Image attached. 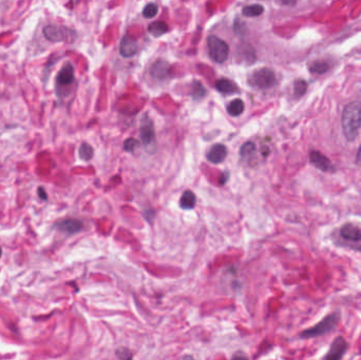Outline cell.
<instances>
[{"label": "cell", "instance_id": "obj_21", "mask_svg": "<svg viewBox=\"0 0 361 360\" xmlns=\"http://www.w3.org/2000/svg\"><path fill=\"white\" fill-rule=\"evenodd\" d=\"M206 94V89L199 81H194L191 86V96L194 99H201Z\"/></svg>", "mask_w": 361, "mask_h": 360}, {"label": "cell", "instance_id": "obj_24", "mask_svg": "<svg viewBox=\"0 0 361 360\" xmlns=\"http://www.w3.org/2000/svg\"><path fill=\"white\" fill-rule=\"evenodd\" d=\"M158 11H159V7L155 3H152V2L148 3L143 10V16L145 18H152L155 16L156 14H158Z\"/></svg>", "mask_w": 361, "mask_h": 360}, {"label": "cell", "instance_id": "obj_6", "mask_svg": "<svg viewBox=\"0 0 361 360\" xmlns=\"http://www.w3.org/2000/svg\"><path fill=\"white\" fill-rule=\"evenodd\" d=\"M340 238L350 247L355 249H361V227L353 223H345L339 229Z\"/></svg>", "mask_w": 361, "mask_h": 360}, {"label": "cell", "instance_id": "obj_5", "mask_svg": "<svg viewBox=\"0 0 361 360\" xmlns=\"http://www.w3.org/2000/svg\"><path fill=\"white\" fill-rule=\"evenodd\" d=\"M249 83L258 89H270L277 83L276 74L270 68H261L250 75Z\"/></svg>", "mask_w": 361, "mask_h": 360}, {"label": "cell", "instance_id": "obj_11", "mask_svg": "<svg viewBox=\"0 0 361 360\" xmlns=\"http://www.w3.org/2000/svg\"><path fill=\"white\" fill-rule=\"evenodd\" d=\"M137 50H138V44L135 37L126 35L122 38L120 45V52L122 56L132 57L133 55H135Z\"/></svg>", "mask_w": 361, "mask_h": 360}, {"label": "cell", "instance_id": "obj_27", "mask_svg": "<svg viewBox=\"0 0 361 360\" xmlns=\"http://www.w3.org/2000/svg\"><path fill=\"white\" fill-rule=\"evenodd\" d=\"M116 356L120 359H131L132 354L131 352L126 348H121L116 351Z\"/></svg>", "mask_w": 361, "mask_h": 360}, {"label": "cell", "instance_id": "obj_15", "mask_svg": "<svg viewBox=\"0 0 361 360\" xmlns=\"http://www.w3.org/2000/svg\"><path fill=\"white\" fill-rule=\"evenodd\" d=\"M216 89L223 93V94H233V93L239 92V88L238 86L235 85L233 82L226 80V78H223V80H220L216 83Z\"/></svg>", "mask_w": 361, "mask_h": 360}, {"label": "cell", "instance_id": "obj_26", "mask_svg": "<svg viewBox=\"0 0 361 360\" xmlns=\"http://www.w3.org/2000/svg\"><path fill=\"white\" fill-rule=\"evenodd\" d=\"M139 142L135 138H128L125 140L124 143V149L127 152H133L135 150V148L138 147Z\"/></svg>", "mask_w": 361, "mask_h": 360}, {"label": "cell", "instance_id": "obj_29", "mask_svg": "<svg viewBox=\"0 0 361 360\" xmlns=\"http://www.w3.org/2000/svg\"><path fill=\"white\" fill-rule=\"evenodd\" d=\"M38 195H39V198L44 201H46V199H48V194L45 192V189L43 188V187H39L38 188Z\"/></svg>", "mask_w": 361, "mask_h": 360}, {"label": "cell", "instance_id": "obj_9", "mask_svg": "<svg viewBox=\"0 0 361 360\" xmlns=\"http://www.w3.org/2000/svg\"><path fill=\"white\" fill-rule=\"evenodd\" d=\"M348 349H349V343L343 337L339 336V337H337L331 344V348L328 350V353L324 356V359L339 360L343 357L345 353H347Z\"/></svg>", "mask_w": 361, "mask_h": 360}, {"label": "cell", "instance_id": "obj_17", "mask_svg": "<svg viewBox=\"0 0 361 360\" xmlns=\"http://www.w3.org/2000/svg\"><path fill=\"white\" fill-rule=\"evenodd\" d=\"M149 33H150L154 37H160L164 34H166L169 31V27L166 22L164 21H155L152 22L148 28Z\"/></svg>", "mask_w": 361, "mask_h": 360}, {"label": "cell", "instance_id": "obj_23", "mask_svg": "<svg viewBox=\"0 0 361 360\" xmlns=\"http://www.w3.org/2000/svg\"><path fill=\"white\" fill-rule=\"evenodd\" d=\"M308 90V83L303 80H298L294 84V93L297 98L302 97Z\"/></svg>", "mask_w": 361, "mask_h": 360}, {"label": "cell", "instance_id": "obj_10", "mask_svg": "<svg viewBox=\"0 0 361 360\" xmlns=\"http://www.w3.org/2000/svg\"><path fill=\"white\" fill-rule=\"evenodd\" d=\"M75 80V71L74 67L70 62L67 64L60 69L56 76V84L58 87H67V86L72 85Z\"/></svg>", "mask_w": 361, "mask_h": 360}, {"label": "cell", "instance_id": "obj_13", "mask_svg": "<svg viewBox=\"0 0 361 360\" xmlns=\"http://www.w3.org/2000/svg\"><path fill=\"white\" fill-rule=\"evenodd\" d=\"M227 155V148L222 144H216L210 148L207 152L206 158L210 163L220 164L222 163Z\"/></svg>", "mask_w": 361, "mask_h": 360}, {"label": "cell", "instance_id": "obj_20", "mask_svg": "<svg viewBox=\"0 0 361 360\" xmlns=\"http://www.w3.org/2000/svg\"><path fill=\"white\" fill-rule=\"evenodd\" d=\"M329 66L326 61L323 60H317L314 61L313 64L310 66V71L314 74H323L328 70Z\"/></svg>", "mask_w": 361, "mask_h": 360}, {"label": "cell", "instance_id": "obj_4", "mask_svg": "<svg viewBox=\"0 0 361 360\" xmlns=\"http://www.w3.org/2000/svg\"><path fill=\"white\" fill-rule=\"evenodd\" d=\"M207 45L211 59L218 62V64H222L228 58L229 46L221 38L215 35H210L207 38Z\"/></svg>", "mask_w": 361, "mask_h": 360}, {"label": "cell", "instance_id": "obj_8", "mask_svg": "<svg viewBox=\"0 0 361 360\" xmlns=\"http://www.w3.org/2000/svg\"><path fill=\"white\" fill-rule=\"evenodd\" d=\"M310 162L317 169L326 172V174H334V172H336V167L332 161L317 150H312L310 152Z\"/></svg>", "mask_w": 361, "mask_h": 360}, {"label": "cell", "instance_id": "obj_25", "mask_svg": "<svg viewBox=\"0 0 361 360\" xmlns=\"http://www.w3.org/2000/svg\"><path fill=\"white\" fill-rule=\"evenodd\" d=\"M255 150H256V145L253 142H248L242 146L240 150V155L242 158H246V156L252 155L255 152Z\"/></svg>", "mask_w": 361, "mask_h": 360}, {"label": "cell", "instance_id": "obj_18", "mask_svg": "<svg viewBox=\"0 0 361 360\" xmlns=\"http://www.w3.org/2000/svg\"><path fill=\"white\" fill-rule=\"evenodd\" d=\"M245 109V105L243 103V100L240 98H235L233 100H231L229 105L227 106V112L229 113V115L231 116H239L243 113Z\"/></svg>", "mask_w": 361, "mask_h": 360}, {"label": "cell", "instance_id": "obj_12", "mask_svg": "<svg viewBox=\"0 0 361 360\" xmlns=\"http://www.w3.org/2000/svg\"><path fill=\"white\" fill-rule=\"evenodd\" d=\"M55 227L61 232L74 234L83 229V222L77 220V219H66V220H62L55 224Z\"/></svg>", "mask_w": 361, "mask_h": 360}, {"label": "cell", "instance_id": "obj_16", "mask_svg": "<svg viewBox=\"0 0 361 360\" xmlns=\"http://www.w3.org/2000/svg\"><path fill=\"white\" fill-rule=\"evenodd\" d=\"M195 203H197L195 194L190 190H186L182 194V197H180V208L188 210V209H192L195 206Z\"/></svg>", "mask_w": 361, "mask_h": 360}, {"label": "cell", "instance_id": "obj_31", "mask_svg": "<svg viewBox=\"0 0 361 360\" xmlns=\"http://www.w3.org/2000/svg\"><path fill=\"white\" fill-rule=\"evenodd\" d=\"M233 358H238V357H243V358H246L247 356L246 355H244V354H241V353H238V354H234L233 356H232Z\"/></svg>", "mask_w": 361, "mask_h": 360}, {"label": "cell", "instance_id": "obj_30", "mask_svg": "<svg viewBox=\"0 0 361 360\" xmlns=\"http://www.w3.org/2000/svg\"><path fill=\"white\" fill-rule=\"evenodd\" d=\"M355 163L356 165L361 167V144L358 148V151H357V154H356V160H355Z\"/></svg>", "mask_w": 361, "mask_h": 360}, {"label": "cell", "instance_id": "obj_32", "mask_svg": "<svg viewBox=\"0 0 361 360\" xmlns=\"http://www.w3.org/2000/svg\"><path fill=\"white\" fill-rule=\"evenodd\" d=\"M1 256H2V248L0 247V258H1Z\"/></svg>", "mask_w": 361, "mask_h": 360}, {"label": "cell", "instance_id": "obj_19", "mask_svg": "<svg viewBox=\"0 0 361 360\" xmlns=\"http://www.w3.org/2000/svg\"><path fill=\"white\" fill-rule=\"evenodd\" d=\"M264 13V7L261 4L247 5L242 11V14L245 17H258Z\"/></svg>", "mask_w": 361, "mask_h": 360}, {"label": "cell", "instance_id": "obj_22", "mask_svg": "<svg viewBox=\"0 0 361 360\" xmlns=\"http://www.w3.org/2000/svg\"><path fill=\"white\" fill-rule=\"evenodd\" d=\"M78 154H80V158L84 161H90L93 158L94 150L92 146H90L87 143H84L81 145L80 150H78Z\"/></svg>", "mask_w": 361, "mask_h": 360}, {"label": "cell", "instance_id": "obj_3", "mask_svg": "<svg viewBox=\"0 0 361 360\" xmlns=\"http://www.w3.org/2000/svg\"><path fill=\"white\" fill-rule=\"evenodd\" d=\"M44 35L51 43L73 44L76 41V32L73 29L62 26H46Z\"/></svg>", "mask_w": 361, "mask_h": 360}, {"label": "cell", "instance_id": "obj_14", "mask_svg": "<svg viewBox=\"0 0 361 360\" xmlns=\"http://www.w3.org/2000/svg\"><path fill=\"white\" fill-rule=\"evenodd\" d=\"M169 71H170V66L168 62L165 60L155 61L150 68L151 76L160 81H164L165 78L168 76Z\"/></svg>", "mask_w": 361, "mask_h": 360}, {"label": "cell", "instance_id": "obj_2", "mask_svg": "<svg viewBox=\"0 0 361 360\" xmlns=\"http://www.w3.org/2000/svg\"><path fill=\"white\" fill-rule=\"evenodd\" d=\"M340 320V313L339 312H334L332 314L325 316L319 323L314 325L311 328L303 331L300 334V338L303 339H310V338H316L319 336H323L325 334L331 333L335 330V327L338 324Z\"/></svg>", "mask_w": 361, "mask_h": 360}, {"label": "cell", "instance_id": "obj_1", "mask_svg": "<svg viewBox=\"0 0 361 360\" xmlns=\"http://www.w3.org/2000/svg\"><path fill=\"white\" fill-rule=\"evenodd\" d=\"M341 126L343 135L348 142H353L357 138L361 128V105L357 101H352L344 107Z\"/></svg>", "mask_w": 361, "mask_h": 360}, {"label": "cell", "instance_id": "obj_7", "mask_svg": "<svg viewBox=\"0 0 361 360\" xmlns=\"http://www.w3.org/2000/svg\"><path fill=\"white\" fill-rule=\"evenodd\" d=\"M140 139L145 147V149L150 151L155 147V133L152 121L149 116L145 114L140 121Z\"/></svg>", "mask_w": 361, "mask_h": 360}, {"label": "cell", "instance_id": "obj_28", "mask_svg": "<svg viewBox=\"0 0 361 360\" xmlns=\"http://www.w3.org/2000/svg\"><path fill=\"white\" fill-rule=\"evenodd\" d=\"M299 0H278V2L282 5H295Z\"/></svg>", "mask_w": 361, "mask_h": 360}]
</instances>
